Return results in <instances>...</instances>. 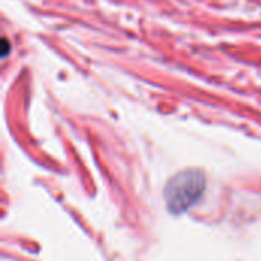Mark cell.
<instances>
[{"label":"cell","instance_id":"cell-1","mask_svg":"<svg viewBox=\"0 0 261 261\" xmlns=\"http://www.w3.org/2000/svg\"><path fill=\"white\" fill-rule=\"evenodd\" d=\"M206 185L205 174L200 170H185L171 177L165 187L164 196L170 211L179 214L193 206L203 194Z\"/></svg>","mask_w":261,"mask_h":261}]
</instances>
